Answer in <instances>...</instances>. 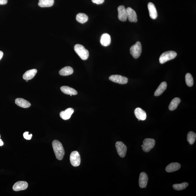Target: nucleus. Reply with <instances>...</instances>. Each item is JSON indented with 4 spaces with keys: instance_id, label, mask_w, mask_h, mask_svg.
I'll use <instances>...</instances> for the list:
<instances>
[{
    "instance_id": "6",
    "label": "nucleus",
    "mask_w": 196,
    "mask_h": 196,
    "mask_svg": "<svg viewBox=\"0 0 196 196\" xmlns=\"http://www.w3.org/2000/svg\"><path fill=\"white\" fill-rule=\"evenodd\" d=\"M155 143V141L153 139H145L142 145V150L145 152H149L154 147Z\"/></svg>"
},
{
    "instance_id": "12",
    "label": "nucleus",
    "mask_w": 196,
    "mask_h": 196,
    "mask_svg": "<svg viewBox=\"0 0 196 196\" xmlns=\"http://www.w3.org/2000/svg\"><path fill=\"white\" fill-rule=\"evenodd\" d=\"M148 181V176L145 172H142L140 174L139 177V186L141 188H146Z\"/></svg>"
},
{
    "instance_id": "33",
    "label": "nucleus",
    "mask_w": 196,
    "mask_h": 196,
    "mask_svg": "<svg viewBox=\"0 0 196 196\" xmlns=\"http://www.w3.org/2000/svg\"><path fill=\"white\" fill-rule=\"evenodd\" d=\"M3 142L2 141V140L0 139V146H2L3 145Z\"/></svg>"
},
{
    "instance_id": "7",
    "label": "nucleus",
    "mask_w": 196,
    "mask_h": 196,
    "mask_svg": "<svg viewBox=\"0 0 196 196\" xmlns=\"http://www.w3.org/2000/svg\"><path fill=\"white\" fill-rule=\"evenodd\" d=\"M118 154L121 158L125 157L127 148L123 142L120 141L116 142L115 145Z\"/></svg>"
},
{
    "instance_id": "3",
    "label": "nucleus",
    "mask_w": 196,
    "mask_h": 196,
    "mask_svg": "<svg viewBox=\"0 0 196 196\" xmlns=\"http://www.w3.org/2000/svg\"><path fill=\"white\" fill-rule=\"evenodd\" d=\"M177 53L174 51H168L164 52L159 57L160 63L163 64L167 61L174 59L176 57Z\"/></svg>"
},
{
    "instance_id": "20",
    "label": "nucleus",
    "mask_w": 196,
    "mask_h": 196,
    "mask_svg": "<svg viewBox=\"0 0 196 196\" xmlns=\"http://www.w3.org/2000/svg\"><path fill=\"white\" fill-rule=\"evenodd\" d=\"M37 72V70L35 69L27 71L23 75V79L28 81L32 79L34 77Z\"/></svg>"
},
{
    "instance_id": "1",
    "label": "nucleus",
    "mask_w": 196,
    "mask_h": 196,
    "mask_svg": "<svg viewBox=\"0 0 196 196\" xmlns=\"http://www.w3.org/2000/svg\"><path fill=\"white\" fill-rule=\"evenodd\" d=\"M52 145L56 159L61 160L65 154V151L61 142L57 140H55L52 142Z\"/></svg>"
},
{
    "instance_id": "24",
    "label": "nucleus",
    "mask_w": 196,
    "mask_h": 196,
    "mask_svg": "<svg viewBox=\"0 0 196 196\" xmlns=\"http://www.w3.org/2000/svg\"><path fill=\"white\" fill-rule=\"evenodd\" d=\"M180 100L179 98H174L171 101L169 106V110L171 111L174 110L177 108L178 105L180 102Z\"/></svg>"
},
{
    "instance_id": "25",
    "label": "nucleus",
    "mask_w": 196,
    "mask_h": 196,
    "mask_svg": "<svg viewBox=\"0 0 196 196\" xmlns=\"http://www.w3.org/2000/svg\"><path fill=\"white\" fill-rule=\"evenodd\" d=\"M76 19L77 21L79 23L83 24L87 22L88 17L87 15L84 13H80L76 15Z\"/></svg>"
},
{
    "instance_id": "22",
    "label": "nucleus",
    "mask_w": 196,
    "mask_h": 196,
    "mask_svg": "<svg viewBox=\"0 0 196 196\" xmlns=\"http://www.w3.org/2000/svg\"><path fill=\"white\" fill-rule=\"evenodd\" d=\"M54 0H39L38 5L41 7H48L52 6Z\"/></svg>"
},
{
    "instance_id": "8",
    "label": "nucleus",
    "mask_w": 196,
    "mask_h": 196,
    "mask_svg": "<svg viewBox=\"0 0 196 196\" xmlns=\"http://www.w3.org/2000/svg\"><path fill=\"white\" fill-rule=\"evenodd\" d=\"M109 79L111 81L120 84H126L128 82L127 78L119 75H113L109 77Z\"/></svg>"
},
{
    "instance_id": "26",
    "label": "nucleus",
    "mask_w": 196,
    "mask_h": 196,
    "mask_svg": "<svg viewBox=\"0 0 196 196\" xmlns=\"http://www.w3.org/2000/svg\"><path fill=\"white\" fill-rule=\"evenodd\" d=\"M196 138V134L193 131H190L187 135V140L189 144L193 145L194 143Z\"/></svg>"
},
{
    "instance_id": "29",
    "label": "nucleus",
    "mask_w": 196,
    "mask_h": 196,
    "mask_svg": "<svg viewBox=\"0 0 196 196\" xmlns=\"http://www.w3.org/2000/svg\"><path fill=\"white\" fill-rule=\"evenodd\" d=\"M28 133L29 132L28 131H26L23 133V137L27 140H30L32 136V134L29 135Z\"/></svg>"
},
{
    "instance_id": "34",
    "label": "nucleus",
    "mask_w": 196,
    "mask_h": 196,
    "mask_svg": "<svg viewBox=\"0 0 196 196\" xmlns=\"http://www.w3.org/2000/svg\"><path fill=\"white\" fill-rule=\"evenodd\" d=\"M0 138H1V135H0Z\"/></svg>"
},
{
    "instance_id": "2",
    "label": "nucleus",
    "mask_w": 196,
    "mask_h": 196,
    "mask_svg": "<svg viewBox=\"0 0 196 196\" xmlns=\"http://www.w3.org/2000/svg\"><path fill=\"white\" fill-rule=\"evenodd\" d=\"M74 50L82 60L88 59L89 56V51L83 46L79 44H76L74 47Z\"/></svg>"
},
{
    "instance_id": "10",
    "label": "nucleus",
    "mask_w": 196,
    "mask_h": 196,
    "mask_svg": "<svg viewBox=\"0 0 196 196\" xmlns=\"http://www.w3.org/2000/svg\"><path fill=\"white\" fill-rule=\"evenodd\" d=\"M28 187V184L25 181H21L15 183L12 187L13 190L18 191L26 190Z\"/></svg>"
},
{
    "instance_id": "21",
    "label": "nucleus",
    "mask_w": 196,
    "mask_h": 196,
    "mask_svg": "<svg viewBox=\"0 0 196 196\" xmlns=\"http://www.w3.org/2000/svg\"><path fill=\"white\" fill-rule=\"evenodd\" d=\"M167 86V84L166 82H162L155 91L154 94L155 96H159L162 95L166 90Z\"/></svg>"
},
{
    "instance_id": "23",
    "label": "nucleus",
    "mask_w": 196,
    "mask_h": 196,
    "mask_svg": "<svg viewBox=\"0 0 196 196\" xmlns=\"http://www.w3.org/2000/svg\"><path fill=\"white\" fill-rule=\"evenodd\" d=\"M73 72V68L71 66H67L61 69L59 71V73L60 75L63 76H66L72 75Z\"/></svg>"
},
{
    "instance_id": "18",
    "label": "nucleus",
    "mask_w": 196,
    "mask_h": 196,
    "mask_svg": "<svg viewBox=\"0 0 196 196\" xmlns=\"http://www.w3.org/2000/svg\"><path fill=\"white\" fill-rule=\"evenodd\" d=\"M180 167V164L177 162L171 163L167 166L165 170L167 172H173L179 170Z\"/></svg>"
},
{
    "instance_id": "4",
    "label": "nucleus",
    "mask_w": 196,
    "mask_h": 196,
    "mask_svg": "<svg viewBox=\"0 0 196 196\" xmlns=\"http://www.w3.org/2000/svg\"><path fill=\"white\" fill-rule=\"evenodd\" d=\"M130 53L135 59H137L141 55L142 46L141 43L138 42L134 45L131 47L130 48Z\"/></svg>"
},
{
    "instance_id": "32",
    "label": "nucleus",
    "mask_w": 196,
    "mask_h": 196,
    "mask_svg": "<svg viewBox=\"0 0 196 196\" xmlns=\"http://www.w3.org/2000/svg\"><path fill=\"white\" fill-rule=\"evenodd\" d=\"M3 52H2V51H0V60L2 58V57H3Z\"/></svg>"
},
{
    "instance_id": "16",
    "label": "nucleus",
    "mask_w": 196,
    "mask_h": 196,
    "mask_svg": "<svg viewBox=\"0 0 196 196\" xmlns=\"http://www.w3.org/2000/svg\"><path fill=\"white\" fill-rule=\"evenodd\" d=\"M15 103L17 105L23 108H28L31 105L29 102L22 98H17L15 100Z\"/></svg>"
},
{
    "instance_id": "17",
    "label": "nucleus",
    "mask_w": 196,
    "mask_h": 196,
    "mask_svg": "<svg viewBox=\"0 0 196 196\" xmlns=\"http://www.w3.org/2000/svg\"><path fill=\"white\" fill-rule=\"evenodd\" d=\"M61 90L64 94L70 95L71 96L72 95H76L77 94V92L76 90L68 86H62L61 88Z\"/></svg>"
},
{
    "instance_id": "31",
    "label": "nucleus",
    "mask_w": 196,
    "mask_h": 196,
    "mask_svg": "<svg viewBox=\"0 0 196 196\" xmlns=\"http://www.w3.org/2000/svg\"><path fill=\"white\" fill-rule=\"evenodd\" d=\"M8 0H0V5H4L7 3Z\"/></svg>"
},
{
    "instance_id": "15",
    "label": "nucleus",
    "mask_w": 196,
    "mask_h": 196,
    "mask_svg": "<svg viewBox=\"0 0 196 196\" xmlns=\"http://www.w3.org/2000/svg\"><path fill=\"white\" fill-rule=\"evenodd\" d=\"M135 114L138 120L144 121L146 119V113L141 108H137L135 109Z\"/></svg>"
},
{
    "instance_id": "9",
    "label": "nucleus",
    "mask_w": 196,
    "mask_h": 196,
    "mask_svg": "<svg viewBox=\"0 0 196 196\" xmlns=\"http://www.w3.org/2000/svg\"><path fill=\"white\" fill-rule=\"evenodd\" d=\"M118 17L120 21L125 22L127 19L126 9L124 6H120L118 8Z\"/></svg>"
},
{
    "instance_id": "30",
    "label": "nucleus",
    "mask_w": 196,
    "mask_h": 196,
    "mask_svg": "<svg viewBox=\"0 0 196 196\" xmlns=\"http://www.w3.org/2000/svg\"><path fill=\"white\" fill-rule=\"evenodd\" d=\"M93 3L97 4H101L103 3L104 0H92Z\"/></svg>"
},
{
    "instance_id": "13",
    "label": "nucleus",
    "mask_w": 196,
    "mask_h": 196,
    "mask_svg": "<svg viewBox=\"0 0 196 196\" xmlns=\"http://www.w3.org/2000/svg\"><path fill=\"white\" fill-rule=\"evenodd\" d=\"M148 8L149 12V15L151 18L155 19L157 18L158 14L156 8L154 4L150 2L148 4Z\"/></svg>"
},
{
    "instance_id": "5",
    "label": "nucleus",
    "mask_w": 196,
    "mask_h": 196,
    "mask_svg": "<svg viewBox=\"0 0 196 196\" xmlns=\"http://www.w3.org/2000/svg\"><path fill=\"white\" fill-rule=\"evenodd\" d=\"M70 160L71 163L73 166H79L81 162V156L79 153L76 151H72L71 154Z\"/></svg>"
},
{
    "instance_id": "14",
    "label": "nucleus",
    "mask_w": 196,
    "mask_h": 196,
    "mask_svg": "<svg viewBox=\"0 0 196 196\" xmlns=\"http://www.w3.org/2000/svg\"><path fill=\"white\" fill-rule=\"evenodd\" d=\"M74 111V110L72 108L67 109L65 111H62L60 113V117L64 120H68L70 119Z\"/></svg>"
},
{
    "instance_id": "11",
    "label": "nucleus",
    "mask_w": 196,
    "mask_h": 196,
    "mask_svg": "<svg viewBox=\"0 0 196 196\" xmlns=\"http://www.w3.org/2000/svg\"><path fill=\"white\" fill-rule=\"evenodd\" d=\"M127 18L129 21L131 22H137V15L135 11L131 7H128L126 9Z\"/></svg>"
},
{
    "instance_id": "27",
    "label": "nucleus",
    "mask_w": 196,
    "mask_h": 196,
    "mask_svg": "<svg viewBox=\"0 0 196 196\" xmlns=\"http://www.w3.org/2000/svg\"><path fill=\"white\" fill-rule=\"evenodd\" d=\"M189 186V184L187 182H184L180 184H174L173 188L174 190L178 191H180L184 190Z\"/></svg>"
},
{
    "instance_id": "28",
    "label": "nucleus",
    "mask_w": 196,
    "mask_h": 196,
    "mask_svg": "<svg viewBox=\"0 0 196 196\" xmlns=\"http://www.w3.org/2000/svg\"><path fill=\"white\" fill-rule=\"evenodd\" d=\"M185 80L186 84L189 86H192L194 84V80L192 76L190 73H188L186 75Z\"/></svg>"
},
{
    "instance_id": "19",
    "label": "nucleus",
    "mask_w": 196,
    "mask_h": 196,
    "mask_svg": "<svg viewBox=\"0 0 196 196\" xmlns=\"http://www.w3.org/2000/svg\"><path fill=\"white\" fill-rule=\"evenodd\" d=\"M100 43L102 45L107 46L110 45L111 43V37L110 35L108 33H104L101 36Z\"/></svg>"
}]
</instances>
